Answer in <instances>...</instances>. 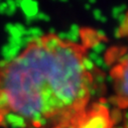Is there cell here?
<instances>
[{"mask_svg": "<svg viewBox=\"0 0 128 128\" xmlns=\"http://www.w3.org/2000/svg\"><path fill=\"white\" fill-rule=\"evenodd\" d=\"M93 86L84 46L54 34L36 38L0 65L1 126H62L89 107Z\"/></svg>", "mask_w": 128, "mask_h": 128, "instance_id": "obj_1", "label": "cell"}, {"mask_svg": "<svg viewBox=\"0 0 128 128\" xmlns=\"http://www.w3.org/2000/svg\"><path fill=\"white\" fill-rule=\"evenodd\" d=\"M113 102L120 109L128 108V52L115 65L111 72Z\"/></svg>", "mask_w": 128, "mask_h": 128, "instance_id": "obj_2", "label": "cell"}, {"mask_svg": "<svg viewBox=\"0 0 128 128\" xmlns=\"http://www.w3.org/2000/svg\"><path fill=\"white\" fill-rule=\"evenodd\" d=\"M0 126H1V119H0Z\"/></svg>", "mask_w": 128, "mask_h": 128, "instance_id": "obj_3", "label": "cell"}]
</instances>
